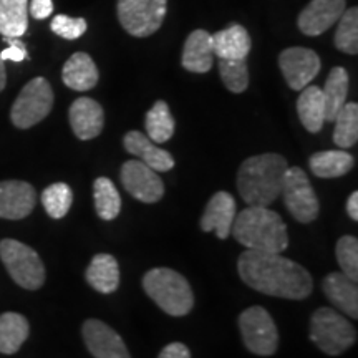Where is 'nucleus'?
<instances>
[{
	"label": "nucleus",
	"instance_id": "obj_16",
	"mask_svg": "<svg viewBox=\"0 0 358 358\" xmlns=\"http://www.w3.org/2000/svg\"><path fill=\"white\" fill-rule=\"evenodd\" d=\"M69 118L75 136L82 141L96 138L105 124V115L100 103L88 96H82L71 103Z\"/></svg>",
	"mask_w": 358,
	"mask_h": 358
},
{
	"label": "nucleus",
	"instance_id": "obj_24",
	"mask_svg": "<svg viewBox=\"0 0 358 358\" xmlns=\"http://www.w3.org/2000/svg\"><path fill=\"white\" fill-rule=\"evenodd\" d=\"M301 92L297 101L299 118L308 133H319L325 123V101L322 88L307 85Z\"/></svg>",
	"mask_w": 358,
	"mask_h": 358
},
{
	"label": "nucleus",
	"instance_id": "obj_26",
	"mask_svg": "<svg viewBox=\"0 0 358 358\" xmlns=\"http://www.w3.org/2000/svg\"><path fill=\"white\" fill-rule=\"evenodd\" d=\"M30 325L24 315L17 312H6L0 315V353L12 355L19 352L29 338Z\"/></svg>",
	"mask_w": 358,
	"mask_h": 358
},
{
	"label": "nucleus",
	"instance_id": "obj_7",
	"mask_svg": "<svg viewBox=\"0 0 358 358\" xmlns=\"http://www.w3.org/2000/svg\"><path fill=\"white\" fill-rule=\"evenodd\" d=\"M53 106L52 85L42 77L30 80L13 103L10 118L17 128L27 129L42 122Z\"/></svg>",
	"mask_w": 358,
	"mask_h": 358
},
{
	"label": "nucleus",
	"instance_id": "obj_32",
	"mask_svg": "<svg viewBox=\"0 0 358 358\" xmlns=\"http://www.w3.org/2000/svg\"><path fill=\"white\" fill-rule=\"evenodd\" d=\"M338 27L335 32V47L340 52L348 53V55H357L358 53V8H345L342 17L337 20Z\"/></svg>",
	"mask_w": 358,
	"mask_h": 358
},
{
	"label": "nucleus",
	"instance_id": "obj_15",
	"mask_svg": "<svg viewBox=\"0 0 358 358\" xmlns=\"http://www.w3.org/2000/svg\"><path fill=\"white\" fill-rule=\"evenodd\" d=\"M37 203V192L25 181L0 182V217L24 219L34 211Z\"/></svg>",
	"mask_w": 358,
	"mask_h": 358
},
{
	"label": "nucleus",
	"instance_id": "obj_27",
	"mask_svg": "<svg viewBox=\"0 0 358 358\" xmlns=\"http://www.w3.org/2000/svg\"><path fill=\"white\" fill-rule=\"evenodd\" d=\"M348 85H350L348 71L343 66L332 69L325 82V87L322 90L325 101V122H334L335 116L347 103Z\"/></svg>",
	"mask_w": 358,
	"mask_h": 358
},
{
	"label": "nucleus",
	"instance_id": "obj_20",
	"mask_svg": "<svg viewBox=\"0 0 358 358\" xmlns=\"http://www.w3.org/2000/svg\"><path fill=\"white\" fill-rule=\"evenodd\" d=\"M182 66L192 73H208L214 64L213 37L206 30H194L182 48Z\"/></svg>",
	"mask_w": 358,
	"mask_h": 358
},
{
	"label": "nucleus",
	"instance_id": "obj_33",
	"mask_svg": "<svg viewBox=\"0 0 358 358\" xmlns=\"http://www.w3.org/2000/svg\"><path fill=\"white\" fill-rule=\"evenodd\" d=\"M42 203L47 214L53 219H62L70 211L73 192L65 182H55L42 192Z\"/></svg>",
	"mask_w": 358,
	"mask_h": 358
},
{
	"label": "nucleus",
	"instance_id": "obj_13",
	"mask_svg": "<svg viewBox=\"0 0 358 358\" xmlns=\"http://www.w3.org/2000/svg\"><path fill=\"white\" fill-rule=\"evenodd\" d=\"M85 345L95 358H131L123 338L105 322L90 319L82 327Z\"/></svg>",
	"mask_w": 358,
	"mask_h": 358
},
{
	"label": "nucleus",
	"instance_id": "obj_3",
	"mask_svg": "<svg viewBox=\"0 0 358 358\" xmlns=\"http://www.w3.org/2000/svg\"><path fill=\"white\" fill-rule=\"evenodd\" d=\"M232 236L248 250L282 254L289 248L287 226L279 213L268 208L248 206L236 214Z\"/></svg>",
	"mask_w": 358,
	"mask_h": 358
},
{
	"label": "nucleus",
	"instance_id": "obj_12",
	"mask_svg": "<svg viewBox=\"0 0 358 358\" xmlns=\"http://www.w3.org/2000/svg\"><path fill=\"white\" fill-rule=\"evenodd\" d=\"M279 66L289 87L299 92L310 85L312 80L319 75L322 62L310 48L292 47L280 53Z\"/></svg>",
	"mask_w": 358,
	"mask_h": 358
},
{
	"label": "nucleus",
	"instance_id": "obj_21",
	"mask_svg": "<svg viewBox=\"0 0 358 358\" xmlns=\"http://www.w3.org/2000/svg\"><path fill=\"white\" fill-rule=\"evenodd\" d=\"M211 37L214 55L226 60H245L252 47L249 32L239 24H232L227 29L219 30Z\"/></svg>",
	"mask_w": 358,
	"mask_h": 358
},
{
	"label": "nucleus",
	"instance_id": "obj_14",
	"mask_svg": "<svg viewBox=\"0 0 358 358\" xmlns=\"http://www.w3.org/2000/svg\"><path fill=\"white\" fill-rule=\"evenodd\" d=\"M345 8V0H312L299 15V29L308 37L322 35L337 24Z\"/></svg>",
	"mask_w": 358,
	"mask_h": 358
},
{
	"label": "nucleus",
	"instance_id": "obj_4",
	"mask_svg": "<svg viewBox=\"0 0 358 358\" xmlns=\"http://www.w3.org/2000/svg\"><path fill=\"white\" fill-rule=\"evenodd\" d=\"M143 289L148 297L153 299L156 306L168 315H187L194 306V295L189 282L173 268L156 267L148 271L143 277Z\"/></svg>",
	"mask_w": 358,
	"mask_h": 358
},
{
	"label": "nucleus",
	"instance_id": "obj_18",
	"mask_svg": "<svg viewBox=\"0 0 358 358\" xmlns=\"http://www.w3.org/2000/svg\"><path fill=\"white\" fill-rule=\"evenodd\" d=\"M124 150L129 155L136 156L141 163L155 169L156 173H166L174 168V158L163 148L156 146L146 134L140 131H128L123 138Z\"/></svg>",
	"mask_w": 358,
	"mask_h": 358
},
{
	"label": "nucleus",
	"instance_id": "obj_6",
	"mask_svg": "<svg viewBox=\"0 0 358 358\" xmlns=\"http://www.w3.org/2000/svg\"><path fill=\"white\" fill-rule=\"evenodd\" d=\"M0 259L13 282L27 290H37L45 282V266L32 248L13 239L0 241Z\"/></svg>",
	"mask_w": 358,
	"mask_h": 358
},
{
	"label": "nucleus",
	"instance_id": "obj_11",
	"mask_svg": "<svg viewBox=\"0 0 358 358\" xmlns=\"http://www.w3.org/2000/svg\"><path fill=\"white\" fill-rule=\"evenodd\" d=\"M122 185L134 199L153 204L163 198L164 185L159 174L141 163L140 159H129L122 166Z\"/></svg>",
	"mask_w": 358,
	"mask_h": 358
},
{
	"label": "nucleus",
	"instance_id": "obj_17",
	"mask_svg": "<svg viewBox=\"0 0 358 358\" xmlns=\"http://www.w3.org/2000/svg\"><path fill=\"white\" fill-rule=\"evenodd\" d=\"M234 219V198H232V194H229V192L219 191L209 199L208 206H206L203 217H201V229L204 232H214L219 239H227L231 234Z\"/></svg>",
	"mask_w": 358,
	"mask_h": 358
},
{
	"label": "nucleus",
	"instance_id": "obj_40",
	"mask_svg": "<svg viewBox=\"0 0 358 358\" xmlns=\"http://www.w3.org/2000/svg\"><path fill=\"white\" fill-rule=\"evenodd\" d=\"M347 213L353 221H358V192H352V196L348 198L347 203Z\"/></svg>",
	"mask_w": 358,
	"mask_h": 358
},
{
	"label": "nucleus",
	"instance_id": "obj_9",
	"mask_svg": "<svg viewBox=\"0 0 358 358\" xmlns=\"http://www.w3.org/2000/svg\"><path fill=\"white\" fill-rule=\"evenodd\" d=\"M280 196L284 198L285 208L299 222L308 224L319 217V199H317L315 191L308 181L307 173L302 168H287L284 174Z\"/></svg>",
	"mask_w": 358,
	"mask_h": 358
},
{
	"label": "nucleus",
	"instance_id": "obj_23",
	"mask_svg": "<svg viewBox=\"0 0 358 358\" xmlns=\"http://www.w3.org/2000/svg\"><path fill=\"white\" fill-rule=\"evenodd\" d=\"M85 277L96 292L113 294L120 285L118 262L110 254H96L90 262Z\"/></svg>",
	"mask_w": 358,
	"mask_h": 358
},
{
	"label": "nucleus",
	"instance_id": "obj_41",
	"mask_svg": "<svg viewBox=\"0 0 358 358\" xmlns=\"http://www.w3.org/2000/svg\"><path fill=\"white\" fill-rule=\"evenodd\" d=\"M6 62L0 58V92H2L3 88H6V83H7V73H6Z\"/></svg>",
	"mask_w": 358,
	"mask_h": 358
},
{
	"label": "nucleus",
	"instance_id": "obj_35",
	"mask_svg": "<svg viewBox=\"0 0 358 358\" xmlns=\"http://www.w3.org/2000/svg\"><path fill=\"white\" fill-rule=\"evenodd\" d=\"M335 254H337V261L340 264V268L345 275L350 277L352 280H358V241L353 236H343L340 237L337 248H335Z\"/></svg>",
	"mask_w": 358,
	"mask_h": 358
},
{
	"label": "nucleus",
	"instance_id": "obj_10",
	"mask_svg": "<svg viewBox=\"0 0 358 358\" xmlns=\"http://www.w3.org/2000/svg\"><path fill=\"white\" fill-rule=\"evenodd\" d=\"M243 342L249 352L261 357H271L279 347V332L271 313L264 307L245 308L239 317Z\"/></svg>",
	"mask_w": 358,
	"mask_h": 358
},
{
	"label": "nucleus",
	"instance_id": "obj_1",
	"mask_svg": "<svg viewBox=\"0 0 358 358\" xmlns=\"http://www.w3.org/2000/svg\"><path fill=\"white\" fill-rule=\"evenodd\" d=\"M237 271L245 285L272 297L303 301L313 289L306 267L275 252L245 249L237 261Z\"/></svg>",
	"mask_w": 358,
	"mask_h": 358
},
{
	"label": "nucleus",
	"instance_id": "obj_2",
	"mask_svg": "<svg viewBox=\"0 0 358 358\" xmlns=\"http://www.w3.org/2000/svg\"><path fill=\"white\" fill-rule=\"evenodd\" d=\"M289 164L275 153L248 158L237 173V191L248 206L268 208L280 196L284 174Z\"/></svg>",
	"mask_w": 358,
	"mask_h": 358
},
{
	"label": "nucleus",
	"instance_id": "obj_19",
	"mask_svg": "<svg viewBox=\"0 0 358 358\" xmlns=\"http://www.w3.org/2000/svg\"><path fill=\"white\" fill-rule=\"evenodd\" d=\"M322 289L330 302L334 303L338 310L352 319H358V287L357 280L343 272H332L324 279Z\"/></svg>",
	"mask_w": 358,
	"mask_h": 358
},
{
	"label": "nucleus",
	"instance_id": "obj_39",
	"mask_svg": "<svg viewBox=\"0 0 358 358\" xmlns=\"http://www.w3.org/2000/svg\"><path fill=\"white\" fill-rule=\"evenodd\" d=\"M158 358H191V353L189 348H187L185 343L174 342L164 347Z\"/></svg>",
	"mask_w": 358,
	"mask_h": 358
},
{
	"label": "nucleus",
	"instance_id": "obj_30",
	"mask_svg": "<svg viewBox=\"0 0 358 358\" xmlns=\"http://www.w3.org/2000/svg\"><path fill=\"white\" fill-rule=\"evenodd\" d=\"M96 214L103 221H113L122 211V196L116 189L113 181L108 178H98L93 185Z\"/></svg>",
	"mask_w": 358,
	"mask_h": 358
},
{
	"label": "nucleus",
	"instance_id": "obj_34",
	"mask_svg": "<svg viewBox=\"0 0 358 358\" xmlns=\"http://www.w3.org/2000/svg\"><path fill=\"white\" fill-rule=\"evenodd\" d=\"M219 73L226 88L232 93H243L249 87V70L245 60L219 58Z\"/></svg>",
	"mask_w": 358,
	"mask_h": 358
},
{
	"label": "nucleus",
	"instance_id": "obj_29",
	"mask_svg": "<svg viewBox=\"0 0 358 358\" xmlns=\"http://www.w3.org/2000/svg\"><path fill=\"white\" fill-rule=\"evenodd\" d=\"M145 127L148 133L146 136L156 145H163V143L171 140L176 122H174L166 101L158 100L151 106V110L146 113Z\"/></svg>",
	"mask_w": 358,
	"mask_h": 358
},
{
	"label": "nucleus",
	"instance_id": "obj_31",
	"mask_svg": "<svg viewBox=\"0 0 358 358\" xmlns=\"http://www.w3.org/2000/svg\"><path fill=\"white\" fill-rule=\"evenodd\" d=\"M334 143L342 150L352 148L358 141V105L345 103L334 120Z\"/></svg>",
	"mask_w": 358,
	"mask_h": 358
},
{
	"label": "nucleus",
	"instance_id": "obj_28",
	"mask_svg": "<svg viewBox=\"0 0 358 358\" xmlns=\"http://www.w3.org/2000/svg\"><path fill=\"white\" fill-rule=\"evenodd\" d=\"M29 27V0H0V35L20 38Z\"/></svg>",
	"mask_w": 358,
	"mask_h": 358
},
{
	"label": "nucleus",
	"instance_id": "obj_8",
	"mask_svg": "<svg viewBox=\"0 0 358 358\" xmlns=\"http://www.w3.org/2000/svg\"><path fill=\"white\" fill-rule=\"evenodd\" d=\"M120 24L133 37H150L163 25L168 0H118Z\"/></svg>",
	"mask_w": 358,
	"mask_h": 358
},
{
	"label": "nucleus",
	"instance_id": "obj_22",
	"mask_svg": "<svg viewBox=\"0 0 358 358\" xmlns=\"http://www.w3.org/2000/svg\"><path fill=\"white\" fill-rule=\"evenodd\" d=\"M62 78L66 87L75 92H88L98 83V69L88 53H73L62 70Z\"/></svg>",
	"mask_w": 358,
	"mask_h": 358
},
{
	"label": "nucleus",
	"instance_id": "obj_38",
	"mask_svg": "<svg viewBox=\"0 0 358 358\" xmlns=\"http://www.w3.org/2000/svg\"><path fill=\"white\" fill-rule=\"evenodd\" d=\"M53 12V2L52 0H32L30 3V13H32L34 19L43 20L47 17H50Z\"/></svg>",
	"mask_w": 358,
	"mask_h": 358
},
{
	"label": "nucleus",
	"instance_id": "obj_25",
	"mask_svg": "<svg viewBox=\"0 0 358 358\" xmlns=\"http://www.w3.org/2000/svg\"><path fill=\"white\" fill-rule=\"evenodd\" d=\"M353 164H355L353 156L343 150L319 151V153L312 155L308 161L312 173L325 179L345 176L347 173L352 171Z\"/></svg>",
	"mask_w": 358,
	"mask_h": 358
},
{
	"label": "nucleus",
	"instance_id": "obj_5",
	"mask_svg": "<svg viewBox=\"0 0 358 358\" xmlns=\"http://www.w3.org/2000/svg\"><path fill=\"white\" fill-rule=\"evenodd\" d=\"M310 340L327 355L337 357L357 342V330L337 310L320 307L312 315Z\"/></svg>",
	"mask_w": 358,
	"mask_h": 358
},
{
	"label": "nucleus",
	"instance_id": "obj_36",
	"mask_svg": "<svg viewBox=\"0 0 358 358\" xmlns=\"http://www.w3.org/2000/svg\"><path fill=\"white\" fill-rule=\"evenodd\" d=\"M50 27L53 34H57L58 37L65 40H77L87 32V20L82 19V17L73 19V17L69 15H57L52 20Z\"/></svg>",
	"mask_w": 358,
	"mask_h": 358
},
{
	"label": "nucleus",
	"instance_id": "obj_37",
	"mask_svg": "<svg viewBox=\"0 0 358 358\" xmlns=\"http://www.w3.org/2000/svg\"><path fill=\"white\" fill-rule=\"evenodd\" d=\"M6 42H8V47L3 52H0V58H2L3 62H7V60L24 62L27 58L25 43L19 38H12V37L6 38Z\"/></svg>",
	"mask_w": 358,
	"mask_h": 358
}]
</instances>
